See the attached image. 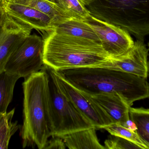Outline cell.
Returning a JSON list of instances; mask_svg holds the SVG:
<instances>
[{"label": "cell", "mask_w": 149, "mask_h": 149, "mask_svg": "<svg viewBox=\"0 0 149 149\" xmlns=\"http://www.w3.org/2000/svg\"><path fill=\"white\" fill-rule=\"evenodd\" d=\"M92 15L144 41L149 35V0H95L86 6Z\"/></svg>", "instance_id": "obj_4"}, {"label": "cell", "mask_w": 149, "mask_h": 149, "mask_svg": "<svg viewBox=\"0 0 149 149\" xmlns=\"http://www.w3.org/2000/svg\"><path fill=\"white\" fill-rule=\"evenodd\" d=\"M86 22L99 37L101 44L110 58L127 53L134 45L130 34L126 30L90 15Z\"/></svg>", "instance_id": "obj_8"}, {"label": "cell", "mask_w": 149, "mask_h": 149, "mask_svg": "<svg viewBox=\"0 0 149 149\" xmlns=\"http://www.w3.org/2000/svg\"><path fill=\"white\" fill-rule=\"evenodd\" d=\"M72 18L85 21L91 14L80 0H52Z\"/></svg>", "instance_id": "obj_20"}, {"label": "cell", "mask_w": 149, "mask_h": 149, "mask_svg": "<svg viewBox=\"0 0 149 149\" xmlns=\"http://www.w3.org/2000/svg\"><path fill=\"white\" fill-rule=\"evenodd\" d=\"M44 39L36 35L23 39L10 55L4 71L24 78L43 68Z\"/></svg>", "instance_id": "obj_6"}, {"label": "cell", "mask_w": 149, "mask_h": 149, "mask_svg": "<svg viewBox=\"0 0 149 149\" xmlns=\"http://www.w3.org/2000/svg\"><path fill=\"white\" fill-rule=\"evenodd\" d=\"M95 127L76 131L61 137L70 149H106L97 137Z\"/></svg>", "instance_id": "obj_13"}, {"label": "cell", "mask_w": 149, "mask_h": 149, "mask_svg": "<svg viewBox=\"0 0 149 149\" xmlns=\"http://www.w3.org/2000/svg\"><path fill=\"white\" fill-rule=\"evenodd\" d=\"M129 113L130 120L136 125V132L149 145V109L130 107Z\"/></svg>", "instance_id": "obj_18"}, {"label": "cell", "mask_w": 149, "mask_h": 149, "mask_svg": "<svg viewBox=\"0 0 149 149\" xmlns=\"http://www.w3.org/2000/svg\"><path fill=\"white\" fill-rule=\"evenodd\" d=\"M53 30L77 37L94 40L101 43L99 37L93 29L86 22L80 19L70 18L56 24Z\"/></svg>", "instance_id": "obj_15"}, {"label": "cell", "mask_w": 149, "mask_h": 149, "mask_svg": "<svg viewBox=\"0 0 149 149\" xmlns=\"http://www.w3.org/2000/svg\"></svg>", "instance_id": "obj_26"}, {"label": "cell", "mask_w": 149, "mask_h": 149, "mask_svg": "<svg viewBox=\"0 0 149 149\" xmlns=\"http://www.w3.org/2000/svg\"><path fill=\"white\" fill-rule=\"evenodd\" d=\"M80 1L85 6H87L93 3L95 0H80Z\"/></svg>", "instance_id": "obj_24"}, {"label": "cell", "mask_w": 149, "mask_h": 149, "mask_svg": "<svg viewBox=\"0 0 149 149\" xmlns=\"http://www.w3.org/2000/svg\"><path fill=\"white\" fill-rule=\"evenodd\" d=\"M25 78L23 90V122L20 136L23 148L44 149L53 135L50 76L47 68Z\"/></svg>", "instance_id": "obj_1"}, {"label": "cell", "mask_w": 149, "mask_h": 149, "mask_svg": "<svg viewBox=\"0 0 149 149\" xmlns=\"http://www.w3.org/2000/svg\"><path fill=\"white\" fill-rule=\"evenodd\" d=\"M2 1L23 4L35 8L49 17L54 22V26L72 18L52 0H3Z\"/></svg>", "instance_id": "obj_14"}, {"label": "cell", "mask_w": 149, "mask_h": 149, "mask_svg": "<svg viewBox=\"0 0 149 149\" xmlns=\"http://www.w3.org/2000/svg\"><path fill=\"white\" fill-rule=\"evenodd\" d=\"M110 135L120 136L133 143L143 149H149V145L142 139L137 132L118 123H113L104 127Z\"/></svg>", "instance_id": "obj_19"}, {"label": "cell", "mask_w": 149, "mask_h": 149, "mask_svg": "<svg viewBox=\"0 0 149 149\" xmlns=\"http://www.w3.org/2000/svg\"><path fill=\"white\" fill-rule=\"evenodd\" d=\"M90 96L111 117L114 123L123 125L130 120V107L119 94H100Z\"/></svg>", "instance_id": "obj_12"}, {"label": "cell", "mask_w": 149, "mask_h": 149, "mask_svg": "<svg viewBox=\"0 0 149 149\" xmlns=\"http://www.w3.org/2000/svg\"><path fill=\"white\" fill-rule=\"evenodd\" d=\"M6 16V11L4 10V8L2 6L1 3L0 4V28L3 24Z\"/></svg>", "instance_id": "obj_23"}, {"label": "cell", "mask_w": 149, "mask_h": 149, "mask_svg": "<svg viewBox=\"0 0 149 149\" xmlns=\"http://www.w3.org/2000/svg\"><path fill=\"white\" fill-rule=\"evenodd\" d=\"M50 89L53 125L52 137H62L76 131L95 127L90 121L61 92L50 77Z\"/></svg>", "instance_id": "obj_5"}, {"label": "cell", "mask_w": 149, "mask_h": 149, "mask_svg": "<svg viewBox=\"0 0 149 149\" xmlns=\"http://www.w3.org/2000/svg\"><path fill=\"white\" fill-rule=\"evenodd\" d=\"M46 68L50 77L61 92L90 121L96 129H102L106 126L114 123L111 117L90 95L71 83L61 72Z\"/></svg>", "instance_id": "obj_7"}, {"label": "cell", "mask_w": 149, "mask_h": 149, "mask_svg": "<svg viewBox=\"0 0 149 149\" xmlns=\"http://www.w3.org/2000/svg\"><path fill=\"white\" fill-rule=\"evenodd\" d=\"M15 113L14 108L0 114V149L8 148L11 137L21 127L17 121L12 122Z\"/></svg>", "instance_id": "obj_17"}, {"label": "cell", "mask_w": 149, "mask_h": 149, "mask_svg": "<svg viewBox=\"0 0 149 149\" xmlns=\"http://www.w3.org/2000/svg\"><path fill=\"white\" fill-rule=\"evenodd\" d=\"M100 43L52 30L44 39V65L57 71L97 67L109 58Z\"/></svg>", "instance_id": "obj_3"}, {"label": "cell", "mask_w": 149, "mask_h": 149, "mask_svg": "<svg viewBox=\"0 0 149 149\" xmlns=\"http://www.w3.org/2000/svg\"><path fill=\"white\" fill-rule=\"evenodd\" d=\"M71 83L90 95L117 93L130 107L149 98L147 78L110 68L87 67L60 71Z\"/></svg>", "instance_id": "obj_2"}, {"label": "cell", "mask_w": 149, "mask_h": 149, "mask_svg": "<svg viewBox=\"0 0 149 149\" xmlns=\"http://www.w3.org/2000/svg\"><path fill=\"white\" fill-rule=\"evenodd\" d=\"M49 140L44 149H65L66 147L63 139L61 137L53 136Z\"/></svg>", "instance_id": "obj_22"}, {"label": "cell", "mask_w": 149, "mask_h": 149, "mask_svg": "<svg viewBox=\"0 0 149 149\" xmlns=\"http://www.w3.org/2000/svg\"><path fill=\"white\" fill-rule=\"evenodd\" d=\"M1 5L7 14L33 29L47 32L54 29L53 20L35 8L23 4L3 1H2Z\"/></svg>", "instance_id": "obj_11"}, {"label": "cell", "mask_w": 149, "mask_h": 149, "mask_svg": "<svg viewBox=\"0 0 149 149\" xmlns=\"http://www.w3.org/2000/svg\"><path fill=\"white\" fill-rule=\"evenodd\" d=\"M33 28L9 15L0 28V74L4 71L10 55L23 39L31 35Z\"/></svg>", "instance_id": "obj_10"}, {"label": "cell", "mask_w": 149, "mask_h": 149, "mask_svg": "<svg viewBox=\"0 0 149 149\" xmlns=\"http://www.w3.org/2000/svg\"><path fill=\"white\" fill-rule=\"evenodd\" d=\"M20 78L5 71L0 74V114L7 112L13 99L16 83Z\"/></svg>", "instance_id": "obj_16"}, {"label": "cell", "mask_w": 149, "mask_h": 149, "mask_svg": "<svg viewBox=\"0 0 149 149\" xmlns=\"http://www.w3.org/2000/svg\"><path fill=\"white\" fill-rule=\"evenodd\" d=\"M3 0H0V4H1L2 3V1Z\"/></svg>", "instance_id": "obj_25"}, {"label": "cell", "mask_w": 149, "mask_h": 149, "mask_svg": "<svg viewBox=\"0 0 149 149\" xmlns=\"http://www.w3.org/2000/svg\"><path fill=\"white\" fill-rule=\"evenodd\" d=\"M104 147L106 149H141L137 145L126 139L112 135L105 141Z\"/></svg>", "instance_id": "obj_21"}, {"label": "cell", "mask_w": 149, "mask_h": 149, "mask_svg": "<svg viewBox=\"0 0 149 149\" xmlns=\"http://www.w3.org/2000/svg\"><path fill=\"white\" fill-rule=\"evenodd\" d=\"M149 49L144 41L137 40L127 53L116 57L110 58L104 64L97 67H105L147 78L149 68Z\"/></svg>", "instance_id": "obj_9"}]
</instances>
